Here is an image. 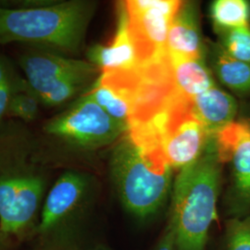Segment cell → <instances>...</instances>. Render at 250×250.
<instances>
[{
	"mask_svg": "<svg viewBox=\"0 0 250 250\" xmlns=\"http://www.w3.org/2000/svg\"><path fill=\"white\" fill-rule=\"evenodd\" d=\"M171 168L161 149L138 146L125 134L114 146L109 171L125 209L138 219L156 214L171 186Z\"/></svg>",
	"mask_w": 250,
	"mask_h": 250,
	"instance_id": "277c9868",
	"label": "cell"
},
{
	"mask_svg": "<svg viewBox=\"0 0 250 250\" xmlns=\"http://www.w3.org/2000/svg\"></svg>",
	"mask_w": 250,
	"mask_h": 250,
	"instance_id": "d4e9b609",
	"label": "cell"
},
{
	"mask_svg": "<svg viewBox=\"0 0 250 250\" xmlns=\"http://www.w3.org/2000/svg\"><path fill=\"white\" fill-rule=\"evenodd\" d=\"M170 75L176 92L187 99H192L216 85L214 75L207 66L205 59H170Z\"/></svg>",
	"mask_w": 250,
	"mask_h": 250,
	"instance_id": "2e32d148",
	"label": "cell"
},
{
	"mask_svg": "<svg viewBox=\"0 0 250 250\" xmlns=\"http://www.w3.org/2000/svg\"><path fill=\"white\" fill-rule=\"evenodd\" d=\"M222 164L231 168L227 208L232 218L250 215V120H235L214 134Z\"/></svg>",
	"mask_w": 250,
	"mask_h": 250,
	"instance_id": "9c48e42d",
	"label": "cell"
},
{
	"mask_svg": "<svg viewBox=\"0 0 250 250\" xmlns=\"http://www.w3.org/2000/svg\"><path fill=\"white\" fill-rule=\"evenodd\" d=\"M39 104H41L40 100L27 83L21 89L18 90L12 96L7 115L26 123L32 122L38 116Z\"/></svg>",
	"mask_w": 250,
	"mask_h": 250,
	"instance_id": "ac0fdd59",
	"label": "cell"
},
{
	"mask_svg": "<svg viewBox=\"0 0 250 250\" xmlns=\"http://www.w3.org/2000/svg\"><path fill=\"white\" fill-rule=\"evenodd\" d=\"M92 189L89 175L67 170L45 196L34 239L36 250H66Z\"/></svg>",
	"mask_w": 250,
	"mask_h": 250,
	"instance_id": "52a82bcc",
	"label": "cell"
},
{
	"mask_svg": "<svg viewBox=\"0 0 250 250\" xmlns=\"http://www.w3.org/2000/svg\"><path fill=\"white\" fill-rule=\"evenodd\" d=\"M26 83L25 79L21 78L19 76L15 80L11 81L8 83L0 86V123L2 122V118L7 115L9 101L12 96L18 90L21 89Z\"/></svg>",
	"mask_w": 250,
	"mask_h": 250,
	"instance_id": "44dd1931",
	"label": "cell"
},
{
	"mask_svg": "<svg viewBox=\"0 0 250 250\" xmlns=\"http://www.w3.org/2000/svg\"><path fill=\"white\" fill-rule=\"evenodd\" d=\"M49 172L36 137L15 122L0 123V235L14 246L35 237Z\"/></svg>",
	"mask_w": 250,
	"mask_h": 250,
	"instance_id": "6da1fadb",
	"label": "cell"
},
{
	"mask_svg": "<svg viewBox=\"0 0 250 250\" xmlns=\"http://www.w3.org/2000/svg\"><path fill=\"white\" fill-rule=\"evenodd\" d=\"M95 9V2L83 0L20 8L0 4V45L20 42L60 53H76Z\"/></svg>",
	"mask_w": 250,
	"mask_h": 250,
	"instance_id": "3957f363",
	"label": "cell"
},
{
	"mask_svg": "<svg viewBox=\"0 0 250 250\" xmlns=\"http://www.w3.org/2000/svg\"><path fill=\"white\" fill-rule=\"evenodd\" d=\"M20 65L30 88L47 107L61 106L73 99L101 72L89 62L41 47L23 54Z\"/></svg>",
	"mask_w": 250,
	"mask_h": 250,
	"instance_id": "8992f818",
	"label": "cell"
},
{
	"mask_svg": "<svg viewBox=\"0 0 250 250\" xmlns=\"http://www.w3.org/2000/svg\"><path fill=\"white\" fill-rule=\"evenodd\" d=\"M207 49L197 2L182 1L169 29L166 52L174 61L200 60L205 59Z\"/></svg>",
	"mask_w": 250,
	"mask_h": 250,
	"instance_id": "7c38bea8",
	"label": "cell"
},
{
	"mask_svg": "<svg viewBox=\"0 0 250 250\" xmlns=\"http://www.w3.org/2000/svg\"><path fill=\"white\" fill-rule=\"evenodd\" d=\"M157 144L171 169L197 161L214 134L194 113L190 99L177 96L150 120L129 127Z\"/></svg>",
	"mask_w": 250,
	"mask_h": 250,
	"instance_id": "5b68a950",
	"label": "cell"
},
{
	"mask_svg": "<svg viewBox=\"0 0 250 250\" xmlns=\"http://www.w3.org/2000/svg\"><path fill=\"white\" fill-rule=\"evenodd\" d=\"M86 57L100 72L132 70L139 66V61L129 32L125 2L117 4V26L114 36L107 45H92Z\"/></svg>",
	"mask_w": 250,
	"mask_h": 250,
	"instance_id": "4fadbf2b",
	"label": "cell"
},
{
	"mask_svg": "<svg viewBox=\"0 0 250 250\" xmlns=\"http://www.w3.org/2000/svg\"><path fill=\"white\" fill-rule=\"evenodd\" d=\"M182 4L176 0L125 1L129 32L139 65L164 53L171 21Z\"/></svg>",
	"mask_w": 250,
	"mask_h": 250,
	"instance_id": "30bf717a",
	"label": "cell"
},
{
	"mask_svg": "<svg viewBox=\"0 0 250 250\" xmlns=\"http://www.w3.org/2000/svg\"><path fill=\"white\" fill-rule=\"evenodd\" d=\"M218 42L232 58L250 63V26L218 33Z\"/></svg>",
	"mask_w": 250,
	"mask_h": 250,
	"instance_id": "d6986e66",
	"label": "cell"
},
{
	"mask_svg": "<svg viewBox=\"0 0 250 250\" xmlns=\"http://www.w3.org/2000/svg\"><path fill=\"white\" fill-rule=\"evenodd\" d=\"M139 82L138 67L102 72L86 94L109 116L127 126L136 105Z\"/></svg>",
	"mask_w": 250,
	"mask_h": 250,
	"instance_id": "8fae6325",
	"label": "cell"
},
{
	"mask_svg": "<svg viewBox=\"0 0 250 250\" xmlns=\"http://www.w3.org/2000/svg\"><path fill=\"white\" fill-rule=\"evenodd\" d=\"M215 32L250 26V2L247 0H215L209 7Z\"/></svg>",
	"mask_w": 250,
	"mask_h": 250,
	"instance_id": "e0dca14e",
	"label": "cell"
},
{
	"mask_svg": "<svg viewBox=\"0 0 250 250\" xmlns=\"http://www.w3.org/2000/svg\"><path fill=\"white\" fill-rule=\"evenodd\" d=\"M192 109L210 134L230 125L238 111L236 99L217 85L190 99Z\"/></svg>",
	"mask_w": 250,
	"mask_h": 250,
	"instance_id": "5bb4252c",
	"label": "cell"
},
{
	"mask_svg": "<svg viewBox=\"0 0 250 250\" xmlns=\"http://www.w3.org/2000/svg\"><path fill=\"white\" fill-rule=\"evenodd\" d=\"M155 250H175L173 234L169 226L163 233L161 240L157 246V249Z\"/></svg>",
	"mask_w": 250,
	"mask_h": 250,
	"instance_id": "603a6c76",
	"label": "cell"
},
{
	"mask_svg": "<svg viewBox=\"0 0 250 250\" xmlns=\"http://www.w3.org/2000/svg\"><path fill=\"white\" fill-rule=\"evenodd\" d=\"M207 55L213 75L226 88L241 97L250 96V63L232 58L219 43H209Z\"/></svg>",
	"mask_w": 250,
	"mask_h": 250,
	"instance_id": "9a60e30c",
	"label": "cell"
},
{
	"mask_svg": "<svg viewBox=\"0 0 250 250\" xmlns=\"http://www.w3.org/2000/svg\"><path fill=\"white\" fill-rule=\"evenodd\" d=\"M43 132L72 148L92 151L118 142L127 126L83 94L71 107L46 122Z\"/></svg>",
	"mask_w": 250,
	"mask_h": 250,
	"instance_id": "ba28073f",
	"label": "cell"
},
{
	"mask_svg": "<svg viewBox=\"0 0 250 250\" xmlns=\"http://www.w3.org/2000/svg\"><path fill=\"white\" fill-rule=\"evenodd\" d=\"M225 250H250V215L227 222Z\"/></svg>",
	"mask_w": 250,
	"mask_h": 250,
	"instance_id": "ffe728a7",
	"label": "cell"
},
{
	"mask_svg": "<svg viewBox=\"0 0 250 250\" xmlns=\"http://www.w3.org/2000/svg\"><path fill=\"white\" fill-rule=\"evenodd\" d=\"M222 166L214 135L197 161L180 170L171 196L169 227L175 250H205L217 220Z\"/></svg>",
	"mask_w": 250,
	"mask_h": 250,
	"instance_id": "7a4b0ae2",
	"label": "cell"
},
{
	"mask_svg": "<svg viewBox=\"0 0 250 250\" xmlns=\"http://www.w3.org/2000/svg\"><path fill=\"white\" fill-rule=\"evenodd\" d=\"M19 75L14 71L11 63L0 55V86L18 78Z\"/></svg>",
	"mask_w": 250,
	"mask_h": 250,
	"instance_id": "7402d4cb",
	"label": "cell"
},
{
	"mask_svg": "<svg viewBox=\"0 0 250 250\" xmlns=\"http://www.w3.org/2000/svg\"><path fill=\"white\" fill-rule=\"evenodd\" d=\"M14 247L13 244L10 242L7 241L0 235V250H9Z\"/></svg>",
	"mask_w": 250,
	"mask_h": 250,
	"instance_id": "cb8c5ba5",
	"label": "cell"
},
{
	"mask_svg": "<svg viewBox=\"0 0 250 250\" xmlns=\"http://www.w3.org/2000/svg\"></svg>",
	"mask_w": 250,
	"mask_h": 250,
	"instance_id": "484cf974",
	"label": "cell"
}]
</instances>
